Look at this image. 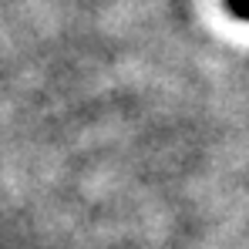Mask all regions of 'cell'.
<instances>
[{
    "label": "cell",
    "instance_id": "6da1fadb",
    "mask_svg": "<svg viewBox=\"0 0 249 249\" xmlns=\"http://www.w3.org/2000/svg\"><path fill=\"white\" fill-rule=\"evenodd\" d=\"M226 7H229L239 20H249V0H226Z\"/></svg>",
    "mask_w": 249,
    "mask_h": 249
}]
</instances>
